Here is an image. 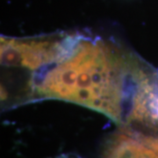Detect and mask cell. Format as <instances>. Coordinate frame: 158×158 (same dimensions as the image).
Here are the masks:
<instances>
[{
    "instance_id": "6da1fadb",
    "label": "cell",
    "mask_w": 158,
    "mask_h": 158,
    "mask_svg": "<svg viewBox=\"0 0 158 158\" xmlns=\"http://www.w3.org/2000/svg\"><path fill=\"white\" fill-rule=\"evenodd\" d=\"M46 68L34 85L39 96L77 103L122 123L148 67L102 40L67 35L62 54Z\"/></svg>"
},
{
    "instance_id": "7a4b0ae2",
    "label": "cell",
    "mask_w": 158,
    "mask_h": 158,
    "mask_svg": "<svg viewBox=\"0 0 158 158\" xmlns=\"http://www.w3.org/2000/svg\"><path fill=\"white\" fill-rule=\"evenodd\" d=\"M66 36L1 40V62L5 66L37 71L62 54Z\"/></svg>"
},
{
    "instance_id": "3957f363",
    "label": "cell",
    "mask_w": 158,
    "mask_h": 158,
    "mask_svg": "<svg viewBox=\"0 0 158 158\" xmlns=\"http://www.w3.org/2000/svg\"><path fill=\"white\" fill-rule=\"evenodd\" d=\"M103 158H158V154L137 138L116 134L108 141Z\"/></svg>"
},
{
    "instance_id": "277c9868",
    "label": "cell",
    "mask_w": 158,
    "mask_h": 158,
    "mask_svg": "<svg viewBox=\"0 0 158 158\" xmlns=\"http://www.w3.org/2000/svg\"><path fill=\"white\" fill-rule=\"evenodd\" d=\"M138 139L158 154V136L138 135Z\"/></svg>"
},
{
    "instance_id": "5b68a950",
    "label": "cell",
    "mask_w": 158,
    "mask_h": 158,
    "mask_svg": "<svg viewBox=\"0 0 158 158\" xmlns=\"http://www.w3.org/2000/svg\"><path fill=\"white\" fill-rule=\"evenodd\" d=\"M58 158H79V157H76V156H67V155H64V156H60V157Z\"/></svg>"
}]
</instances>
